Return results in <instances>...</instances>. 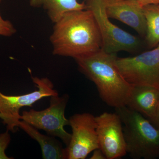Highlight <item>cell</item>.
I'll list each match as a JSON object with an SVG mask.
<instances>
[{
	"label": "cell",
	"mask_w": 159,
	"mask_h": 159,
	"mask_svg": "<svg viewBox=\"0 0 159 159\" xmlns=\"http://www.w3.org/2000/svg\"><path fill=\"white\" fill-rule=\"evenodd\" d=\"M50 40L53 54L75 59L102 48L97 22L93 13L87 9L65 13L54 23Z\"/></svg>",
	"instance_id": "1"
},
{
	"label": "cell",
	"mask_w": 159,
	"mask_h": 159,
	"mask_svg": "<svg viewBox=\"0 0 159 159\" xmlns=\"http://www.w3.org/2000/svg\"><path fill=\"white\" fill-rule=\"evenodd\" d=\"M116 57L101 49L75 59L80 72L95 84L102 101L115 108L126 105L132 86L116 66Z\"/></svg>",
	"instance_id": "2"
},
{
	"label": "cell",
	"mask_w": 159,
	"mask_h": 159,
	"mask_svg": "<svg viewBox=\"0 0 159 159\" xmlns=\"http://www.w3.org/2000/svg\"><path fill=\"white\" fill-rule=\"evenodd\" d=\"M120 117L127 154L133 159L159 158V129L126 106L115 108Z\"/></svg>",
	"instance_id": "3"
},
{
	"label": "cell",
	"mask_w": 159,
	"mask_h": 159,
	"mask_svg": "<svg viewBox=\"0 0 159 159\" xmlns=\"http://www.w3.org/2000/svg\"><path fill=\"white\" fill-rule=\"evenodd\" d=\"M50 106L42 111L31 109L25 111L20 116V120L34 128L45 131L49 135L57 137L67 146L70 140L71 134L65 129V126L70 125L69 119L65 116L70 97L67 94L61 96L50 97Z\"/></svg>",
	"instance_id": "4"
},
{
	"label": "cell",
	"mask_w": 159,
	"mask_h": 159,
	"mask_svg": "<svg viewBox=\"0 0 159 159\" xmlns=\"http://www.w3.org/2000/svg\"><path fill=\"white\" fill-rule=\"evenodd\" d=\"M86 9L93 15L101 36V49L108 54H116L119 51L135 53L141 42L138 37L112 24L106 11L103 0H86Z\"/></svg>",
	"instance_id": "5"
},
{
	"label": "cell",
	"mask_w": 159,
	"mask_h": 159,
	"mask_svg": "<svg viewBox=\"0 0 159 159\" xmlns=\"http://www.w3.org/2000/svg\"><path fill=\"white\" fill-rule=\"evenodd\" d=\"M116 66L132 85L147 86L159 90V44L152 50L134 56L116 57Z\"/></svg>",
	"instance_id": "6"
},
{
	"label": "cell",
	"mask_w": 159,
	"mask_h": 159,
	"mask_svg": "<svg viewBox=\"0 0 159 159\" xmlns=\"http://www.w3.org/2000/svg\"><path fill=\"white\" fill-rule=\"evenodd\" d=\"M37 90L19 96H7L0 91V114L7 130L14 132L19 128L20 121V111L24 107H32L35 102L45 97L58 95L52 81L47 77L31 76Z\"/></svg>",
	"instance_id": "7"
},
{
	"label": "cell",
	"mask_w": 159,
	"mask_h": 159,
	"mask_svg": "<svg viewBox=\"0 0 159 159\" xmlns=\"http://www.w3.org/2000/svg\"><path fill=\"white\" fill-rule=\"evenodd\" d=\"M72 133L66 146L67 159H84L99 148L96 117L89 113L74 114L70 117Z\"/></svg>",
	"instance_id": "8"
},
{
	"label": "cell",
	"mask_w": 159,
	"mask_h": 159,
	"mask_svg": "<svg viewBox=\"0 0 159 159\" xmlns=\"http://www.w3.org/2000/svg\"><path fill=\"white\" fill-rule=\"evenodd\" d=\"M99 148L107 159L121 158L127 154L122 120L115 112L96 117Z\"/></svg>",
	"instance_id": "9"
},
{
	"label": "cell",
	"mask_w": 159,
	"mask_h": 159,
	"mask_svg": "<svg viewBox=\"0 0 159 159\" xmlns=\"http://www.w3.org/2000/svg\"><path fill=\"white\" fill-rule=\"evenodd\" d=\"M109 18L119 20L145 36L146 21L143 6L134 0H103Z\"/></svg>",
	"instance_id": "10"
},
{
	"label": "cell",
	"mask_w": 159,
	"mask_h": 159,
	"mask_svg": "<svg viewBox=\"0 0 159 159\" xmlns=\"http://www.w3.org/2000/svg\"><path fill=\"white\" fill-rule=\"evenodd\" d=\"M159 100L158 89L147 86L132 85L125 106L151 122L154 118Z\"/></svg>",
	"instance_id": "11"
},
{
	"label": "cell",
	"mask_w": 159,
	"mask_h": 159,
	"mask_svg": "<svg viewBox=\"0 0 159 159\" xmlns=\"http://www.w3.org/2000/svg\"><path fill=\"white\" fill-rule=\"evenodd\" d=\"M19 127L38 142L41 148L43 159H67L66 148L55 137L40 133L37 129L22 120L20 121Z\"/></svg>",
	"instance_id": "12"
},
{
	"label": "cell",
	"mask_w": 159,
	"mask_h": 159,
	"mask_svg": "<svg viewBox=\"0 0 159 159\" xmlns=\"http://www.w3.org/2000/svg\"><path fill=\"white\" fill-rule=\"evenodd\" d=\"M30 4L32 7H42L46 9L54 23L67 12L86 9L85 2L80 3L77 0H30Z\"/></svg>",
	"instance_id": "13"
},
{
	"label": "cell",
	"mask_w": 159,
	"mask_h": 159,
	"mask_svg": "<svg viewBox=\"0 0 159 159\" xmlns=\"http://www.w3.org/2000/svg\"><path fill=\"white\" fill-rule=\"evenodd\" d=\"M146 21V40L150 48L159 44V6L149 5L143 7Z\"/></svg>",
	"instance_id": "14"
},
{
	"label": "cell",
	"mask_w": 159,
	"mask_h": 159,
	"mask_svg": "<svg viewBox=\"0 0 159 159\" xmlns=\"http://www.w3.org/2000/svg\"><path fill=\"white\" fill-rule=\"evenodd\" d=\"M11 135L9 131L7 130L5 132L0 134V159H11L6 153V150L11 142Z\"/></svg>",
	"instance_id": "15"
},
{
	"label": "cell",
	"mask_w": 159,
	"mask_h": 159,
	"mask_svg": "<svg viewBox=\"0 0 159 159\" xmlns=\"http://www.w3.org/2000/svg\"><path fill=\"white\" fill-rule=\"evenodd\" d=\"M1 0H0L1 3ZM16 32V30L11 22L3 19L0 13V35L10 37Z\"/></svg>",
	"instance_id": "16"
},
{
	"label": "cell",
	"mask_w": 159,
	"mask_h": 159,
	"mask_svg": "<svg viewBox=\"0 0 159 159\" xmlns=\"http://www.w3.org/2000/svg\"><path fill=\"white\" fill-rule=\"evenodd\" d=\"M93 155L90 158L91 159H107L105 155L99 148H97L93 151Z\"/></svg>",
	"instance_id": "17"
},
{
	"label": "cell",
	"mask_w": 159,
	"mask_h": 159,
	"mask_svg": "<svg viewBox=\"0 0 159 159\" xmlns=\"http://www.w3.org/2000/svg\"><path fill=\"white\" fill-rule=\"evenodd\" d=\"M139 3L141 6H144L149 5H158L159 0H134Z\"/></svg>",
	"instance_id": "18"
},
{
	"label": "cell",
	"mask_w": 159,
	"mask_h": 159,
	"mask_svg": "<svg viewBox=\"0 0 159 159\" xmlns=\"http://www.w3.org/2000/svg\"><path fill=\"white\" fill-rule=\"evenodd\" d=\"M156 127L159 129V100L156 111L155 115L153 120L151 122Z\"/></svg>",
	"instance_id": "19"
},
{
	"label": "cell",
	"mask_w": 159,
	"mask_h": 159,
	"mask_svg": "<svg viewBox=\"0 0 159 159\" xmlns=\"http://www.w3.org/2000/svg\"><path fill=\"white\" fill-rule=\"evenodd\" d=\"M0 118H1V119H2V115H1V114H0Z\"/></svg>",
	"instance_id": "20"
},
{
	"label": "cell",
	"mask_w": 159,
	"mask_h": 159,
	"mask_svg": "<svg viewBox=\"0 0 159 159\" xmlns=\"http://www.w3.org/2000/svg\"><path fill=\"white\" fill-rule=\"evenodd\" d=\"M158 5H159V4H158Z\"/></svg>",
	"instance_id": "21"
}]
</instances>
